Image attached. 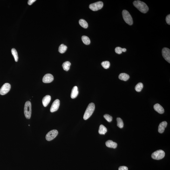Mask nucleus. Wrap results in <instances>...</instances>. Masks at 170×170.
<instances>
[{"label":"nucleus","mask_w":170,"mask_h":170,"mask_svg":"<svg viewBox=\"0 0 170 170\" xmlns=\"http://www.w3.org/2000/svg\"><path fill=\"white\" fill-rule=\"evenodd\" d=\"M133 5L139 11L143 13H146L149 10V8L146 3L139 0L135 1Z\"/></svg>","instance_id":"nucleus-1"},{"label":"nucleus","mask_w":170,"mask_h":170,"mask_svg":"<svg viewBox=\"0 0 170 170\" xmlns=\"http://www.w3.org/2000/svg\"><path fill=\"white\" fill-rule=\"evenodd\" d=\"M95 105L93 103H91L88 105L87 108L84 113V120L88 119L93 113L95 109Z\"/></svg>","instance_id":"nucleus-2"},{"label":"nucleus","mask_w":170,"mask_h":170,"mask_svg":"<svg viewBox=\"0 0 170 170\" xmlns=\"http://www.w3.org/2000/svg\"><path fill=\"white\" fill-rule=\"evenodd\" d=\"M24 113L27 119H30L32 113V105L31 102L29 101L26 102L25 104Z\"/></svg>","instance_id":"nucleus-3"},{"label":"nucleus","mask_w":170,"mask_h":170,"mask_svg":"<svg viewBox=\"0 0 170 170\" xmlns=\"http://www.w3.org/2000/svg\"><path fill=\"white\" fill-rule=\"evenodd\" d=\"M123 18L124 21L130 25H132L133 24V20L132 16L127 10H124L122 11Z\"/></svg>","instance_id":"nucleus-4"},{"label":"nucleus","mask_w":170,"mask_h":170,"mask_svg":"<svg viewBox=\"0 0 170 170\" xmlns=\"http://www.w3.org/2000/svg\"><path fill=\"white\" fill-rule=\"evenodd\" d=\"M165 155V153L164 151L162 150H159L152 153V157L153 159L159 160L163 159Z\"/></svg>","instance_id":"nucleus-5"},{"label":"nucleus","mask_w":170,"mask_h":170,"mask_svg":"<svg viewBox=\"0 0 170 170\" xmlns=\"http://www.w3.org/2000/svg\"><path fill=\"white\" fill-rule=\"evenodd\" d=\"M103 3L102 1H98L91 3L89 5V8L93 11H97L103 7Z\"/></svg>","instance_id":"nucleus-6"},{"label":"nucleus","mask_w":170,"mask_h":170,"mask_svg":"<svg viewBox=\"0 0 170 170\" xmlns=\"http://www.w3.org/2000/svg\"><path fill=\"white\" fill-rule=\"evenodd\" d=\"M58 133V131L56 130H52L48 133L46 136V139L47 141H50L56 137Z\"/></svg>","instance_id":"nucleus-7"},{"label":"nucleus","mask_w":170,"mask_h":170,"mask_svg":"<svg viewBox=\"0 0 170 170\" xmlns=\"http://www.w3.org/2000/svg\"><path fill=\"white\" fill-rule=\"evenodd\" d=\"M11 85L9 83H6L4 84L0 89V94L4 95L6 94L10 91Z\"/></svg>","instance_id":"nucleus-8"},{"label":"nucleus","mask_w":170,"mask_h":170,"mask_svg":"<svg viewBox=\"0 0 170 170\" xmlns=\"http://www.w3.org/2000/svg\"><path fill=\"white\" fill-rule=\"evenodd\" d=\"M163 57L165 60L170 63V50L167 48H164L162 50Z\"/></svg>","instance_id":"nucleus-9"},{"label":"nucleus","mask_w":170,"mask_h":170,"mask_svg":"<svg viewBox=\"0 0 170 170\" xmlns=\"http://www.w3.org/2000/svg\"><path fill=\"white\" fill-rule=\"evenodd\" d=\"M60 104V101L59 100L56 99L53 103L50 109V112H56L58 110Z\"/></svg>","instance_id":"nucleus-10"},{"label":"nucleus","mask_w":170,"mask_h":170,"mask_svg":"<svg viewBox=\"0 0 170 170\" xmlns=\"http://www.w3.org/2000/svg\"><path fill=\"white\" fill-rule=\"evenodd\" d=\"M54 80L53 76L50 74H47L43 77L42 81L45 83L51 82Z\"/></svg>","instance_id":"nucleus-11"},{"label":"nucleus","mask_w":170,"mask_h":170,"mask_svg":"<svg viewBox=\"0 0 170 170\" xmlns=\"http://www.w3.org/2000/svg\"><path fill=\"white\" fill-rule=\"evenodd\" d=\"M167 123L166 121H163L160 123L159 126L158 132L160 133H163L165 128L167 126Z\"/></svg>","instance_id":"nucleus-12"},{"label":"nucleus","mask_w":170,"mask_h":170,"mask_svg":"<svg viewBox=\"0 0 170 170\" xmlns=\"http://www.w3.org/2000/svg\"><path fill=\"white\" fill-rule=\"evenodd\" d=\"M153 107L155 111L161 114L165 112L163 107L159 104H155Z\"/></svg>","instance_id":"nucleus-13"},{"label":"nucleus","mask_w":170,"mask_h":170,"mask_svg":"<svg viewBox=\"0 0 170 170\" xmlns=\"http://www.w3.org/2000/svg\"><path fill=\"white\" fill-rule=\"evenodd\" d=\"M51 97L50 96L47 95L45 96L42 99V103L44 107H46L51 100Z\"/></svg>","instance_id":"nucleus-14"},{"label":"nucleus","mask_w":170,"mask_h":170,"mask_svg":"<svg viewBox=\"0 0 170 170\" xmlns=\"http://www.w3.org/2000/svg\"><path fill=\"white\" fill-rule=\"evenodd\" d=\"M105 145L107 147L115 149L117 146V144L112 140H108L105 142Z\"/></svg>","instance_id":"nucleus-15"},{"label":"nucleus","mask_w":170,"mask_h":170,"mask_svg":"<svg viewBox=\"0 0 170 170\" xmlns=\"http://www.w3.org/2000/svg\"><path fill=\"white\" fill-rule=\"evenodd\" d=\"M78 87L77 86L74 87L71 91V97L72 99H74L78 96Z\"/></svg>","instance_id":"nucleus-16"},{"label":"nucleus","mask_w":170,"mask_h":170,"mask_svg":"<svg viewBox=\"0 0 170 170\" xmlns=\"http://www.w3.org/2000/svg\"><path fill=\"white\" fill-rule=\"evenodd\" d=\"M130 76L126 73H123L119 74L118 78L121 80L126 81L129 79Z\"/></svg>","instance_id":"nucleus-17"},{"label":"nucleus","mask_w":170,"mask_h":170,"mask_svg":"<svg viewBox=\"0 0 170 170\" xmlns=\"http://www.w3.org/2000/svg\"><path fill=\"white\" fill-rule=\"evenodd\" d=\"M107 132V129L103 125H101L99 130V133L101 135H105Z\"/></svg>","instance_id":"nucleus-18"},{"label":"nucleus","mask_w":170,"mask_h":170,"mask_svg":"<svg viewBox=\"0 0 170 170\" xmlns=\"http://www.w3.org/2000/svg\"><path fill=\"white\" fill-rule=\"evenodd\" d=\"M71 65V63L70 62L67 61L63 63L62 65V67H63V69L66 71H67L69 69Z\"/></svg>","instance_id":"nucleus-19"},{"label":"nucleus","mask_w":170,"mask_h":170,"mask_svg":"<svg viewBox=\"0 0 170 170\" xmlns=\"http://www.w3.org/2000/svg\"><path fill=\"white\" fill-rule=\"evenodd\" d=\"M67 48L66 45L63 44H61L59 48V51L61 53H64L66 51Z\"/></svg>","instance_id":"nucleus-20"},{"label":"nucleus","mask_w":170,"mask_h":170,"mask_svg":"<svg viewBox=\"0 0 170 170\" xmlns=\"http://www.w3.org/2000/svg\"><path fill=\"white\" fill-rule=\"evenodd\" d=\"M82 40L83 43L86 45H89L91 43L90 38L87 36H83L82 37Z\"/></svg>","instance_id":"nucleus-21"},{"label":"nucleus","mask_w":170,"mask_h":170,"mask_svg":"<svg viewBox=\"0 0 170 170\" xmlns=\"http://www.w3.org/2000/svg\"><path fill=\"white\" fill-rule=\"evenodd\" d=\"M80 25L84 29H87L88 27V25L87 22L86 21L83 19H80L79 22Z\"/></svg>","instance_id":"nucleus-22"},{"label":"nucleus","mask_w":170,"mask_h":170,"mask_svg":"<svg viewBox=\"0 0 170 170\" xmlns=\"http://www.w3.org/2000/svg\"><path fill=\"white\" fill-rule=\"evenodd\" d=\"M143 87V85L142 83H139L137 85H136L135 87V89L137 92H140L142 90Z\"/></svg>","instance_id":"nucleus-23"},{"label":"nucleus","mask_w":170,"mask_h":170,"mask_svg":"<svg viewBox=\"0 0 170 170\" xmlns=\"http://www.w3.org/2000/svg\"><path fill=\"white\" fill-rule=\"evenodd\" d=\"M11 52L14 58L15 59V61L17 62L18 61V57L17 51L15 49L13 48L12 49Z\"/></svg>","instance_id":"nucleus-24"},{"label":"nucleus","mask_w":170,"mask_h":170,"mask_svg":"<svg viewBox=\"0 0 170 170\" xmlns=\"http://www.w3.org/2000/svg\"><path fill=\"white\" fill-rule=\"evenodd\" d=\"M117 126L119 128L122 129L124 127V124L123 121L121 118H117Z\"/></svg>","instance_id":"nucleus-25"},{"label":"nucleus","mask_w":170,"mask_h":170,"mask_svg":"<svg viewBox=\"0 0 170 170\" xmlns=\"http://www.w3.org/2000/svg\"><path fill=\"white\" fill-rule=\"evenodd\" d=\"M126 49L125 48H122L119 47H118L116 48L115 51L116 53L118 54H120L122 52H125L126 51Z\"/></svg>","instance_id":"nucleus-26"},{"label":"nucleus","mask_w":170,"mask_h":170,"mask_svg":"<svg viewBox=\"0 0 170 170\" xmlns=\"http://www.w3.org/2000/svg\"><path fill=\"white\" fill-rule=\"evenodd\" d=\"M102 66L103 68L105 69L108 68L110 66V62L108 61H105L102 62L101 63Z\"/></svg>","instance_id":"nucleus-27"},{"label":"nucleus","mask_w":170,"mask_h":170,"mask_svg":"<svg viewBox=\"0 0 170 170\" xmlns=\"http://www.w3.org/2000/svg\"><path fill=\"white\" fill-rule=\"evenodd\" d=\"M104 118L109 122H110L112 121V117L109 115L105 114L104 116Z\"/></svg>","instance_id":"nucleus-28"},{"label":"nucleus","mask_w":170,"mask_h":170,"mask_svg":"<svg viewBox=\"0 0 170 170\" xmlns=\"http://www.w3.org/2000/svg\"><path fill=\"white\" fill-rule=\"evenodd\" d=\"M166 23L170 25V15H168L166 16Z\"/></svg>","instance_id":"nucleus-29"},{"label":"nucleus","mask_w":170,"mask_h":170,"mask_svg":"<svg viewBox=\"0 0 170 170\" xmlns=\"http://www.w3.org/2000/svg\"><path fill=\"white\" fill-rule=\"evenodd\" d=\"M128 168L125 166H121L118 168V170H128Z\"/></svg>","instance_id":"nucleus-30"},{"label":"nucleus","mask_w":170,"mask_h":170,"mask_svg":"<svg viewBox=\"0 0 170 170\" xmlns=\"http://www.w3.org/2000/svg\"><path fill=\"white\" fill-rule=\"evenodd\" d=\"M36 0H29L28 1V4L29 5H31Z\"/></svg>","instance_id":"nucleus-31"}]
</instances>
